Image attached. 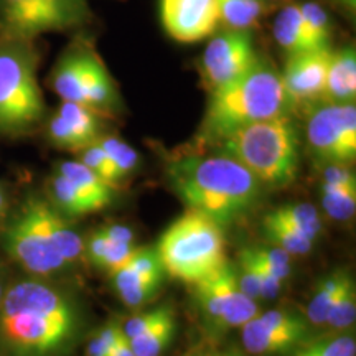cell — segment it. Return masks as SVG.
<instances>
[{
    "label": "cell",
    "instance_id": "cell-1",
    "mask_svg": "<svg viewBox=\"0 0 356 356\" xmlns=\"http://www.w3.org/2000/svg\"><path fill=\"white\" fill-rule=\"evenodd\" d=\"M83 309L56 279H13L0 302V355L65 356L83 330Z\"/></svg>",
    "mask_w": 356,
    "mask_h": 356
},
{
    "label": "cell",
    "instance_id": "cell-2",
    "mask_svg": "<svg viewBox=\"0 0 356 356\" xmlns=\"http://www.w3.org/2000/svg\"><path fill=\"white\" fill-rule=\"evenodd\" d=\"M167 177L186 210L202 213L222 229L251 215L266 188L246 167L222 152L173 159Z\"/></svg>",
    "mask_w": 356,
    "mask_h": 356
},
{
    "label": "cell",
    "instance_id": "cell-3",
    "mask_svg": "<svg viewBox=\"0 0 356 356\" xmlns=\"http://www.w3.org/2000/svg\"><path fill=\"white\" fill-rule=\"evenodd\" d=\"M291 109L280 73L259 58L241 76L210 92L198 137L207 144H218L238 129L287 115Z\"/></svg>",
    "mask_w": 356,
    "mask_h": 356
},
{
    "label": "cell",
    "instance_id": "cell-4",
    "mask_svg": "<svg viewBox=\"0 0 356 356\" xmlns=\"http://www.w3.org/2000/svg\"><path fill=\"white\" fill-rule=\"evenodd\" d=\"M35 42L0 35V137L29 136L47 118Z\"/></svg>",
    "mask_w": 356,
    "mask_h": 356
},
{
    "label": "cell",
    "instance_id": "cell-5",
    "mask_svg": "<svg viewBox=\"0 0 356 356\" xmlns=\"http://www.w3.org/2000/svg\"><path fill=\"white\" fill-rule=\"evenodd\" d=\"M216 145L264 186H287L299 173V136L289 114L249 124Z\"/></svg>",
    "mask_w": 356,
    "mask_h": 356
},
{
    "label": "cell",
    "instance_id": "cell-6",
    "mask_svg": "<svg viewBox=\"0 0 356 356\" xmlns=\"http://www.w3.org/2000/svg\"><path fill=\"white\" fill-rule=\"evenodd\" d=\"M155 251L165 274L190 286L228 261L221 226L193 210H186L168 226Z\"/></svg>",
    "mask_w": 356,
    "mask_h": 356
},
{
    "label": "cell",
    "instance_id": "cell-7",
    "mask_svg": "<svg viewBox=\"0 0 356 356\" xmlns=\"http://www.w3.org/2000/svg\"><path fill=\"white\" fill-rule=\"evenodd\" d=\"M48 84L61 101L88 106L106 119L121 106L118 88L99 53L84 38H78L61 53Z\"/></svg>",
    "mask_w": 356,
    "mask_h": 356
},
{
    "label": "cell",
    "instance_id": "cell-8",
    "mask_svg": "<svg viewBox=\"0 0 356 356\" xmlns=\"http://www.w3.org/2000/svg\"><path fill=\"white\" fill-rule=\"evenodd\" d=\"M0 248L26 275L56 279L71 269L58 254L40 220L37 193H29L15 208H10L0 225Z\"/></svg>",
    "mask_w": 356,
    "mask_h": 356
},
{
    "label": "cell",
    "instance_id": "cell-9",
    "mask_svg": "<svg viewBox=\"0 0 356 356\" xmlns=\"http://www.w3.org/2000/svg\"><path fill=\"white\" fill-rule=\"evenodd\" d=\"M91 20L86 0H0V35L37 40L81 29Z\"/></svg>",
    "mask_w": 356,
    "mask_h": 356
},
{
    "label": "cell",
    "instance_id": "cell-10",
    "mask_svg": "<svg viewBox=\"0 0 356 356\" xmlns=\"http://www.w3.org/2000/svg\"><path fill=\"white\" fill-rule=\"evenodd\" d=\"M310 152L325 165H350L356 160L355 102H320L307 119Z\"/></svg>",
    "mask_w": 356,
    "mask_h": 356
},
{
    "label": "cell",
    "instance_id": "cell-11",
    "mask_svg": "<svg viewBox=\"0 0 356 356\" xmlns=\"http://www.w3.org/2000/svg\"><path fill=\"white\" fill-rule=\"evenodd\" d=\"M200 60V74L208 92L234 81L259 60L249 30H229L211 35Z\"/></svg>",
    "mask_w": 356,
    "mask_h": 356
},
{
    "label": "cell",
    "instance_id": "cell-12",
    "mask_svg": "<svg viewBox=\"0 0 356 356\" xmlns=\"http://www.w3.org/2000/svg\"><path fill=\"white\" fill-rule=\"evenodd\" d=\"M160 19L168 37L180 43L202 42L220 25L216 0H160Z\"/></svg>",
    "mask_w": 356,
    "mask_h": 356
},
{
    "label": "cell",
    "instance_id": "cell-13",
    "mask_svg": "<svg viewBox=\"0 0 356 356\" xmlns=\"http://www.w3.org/2000/svg\"><path fill=\"white\" fill-rule=\"evenodd\" d=\"M330 53V48H322L287 56L286 68L280 76L292 108L297 104L322 102Z\"/></svg>",
    "mask_w": 356,
    "mask_h": 356
},
{
    "label": "cell",
    "instance_id": "cell-14",
    "mask_svg": "<svg viewBox=\"0 0 356 356\" xmlns=\"http://www.w3.org/2000/svg\"><path fill=\"white\" fill-rule=\"evenodd\" d=\"M195 304L210 335L221 337V322L238 292L236 264L229 259L207 277L191 284Z\"/></svg>",
    "mask_w": 356,
    "mask_h": 356
},
{
    "label": "cell",
    "instance_id": "cell-15",
    "mask_svg": "<svg viewBox=\"0 0 356 356\" xmlns=\"http://www.w3.org/2000/svg\"><path fill=\"white\" fill-rule=\"evenodd\" d=\"M312 337L302 333L284 332L269 327L259 315L241 327V340L244 350L256 356H284L297 351Z\"/></svg>",
    "mask_w": 356,
    "mask_h": 356
},
{
    "label": "cell",
    "instance_id": "cell-16",
    "mask_svg": "<svg viewBox=\"0 0 356 356\" xmlns=\"http://www.w3.org/2000/svg\"><path fill=\"white\" fill-rule=\"evenodd\" d=\"M37 208L40 220L50 236L58 254L70 267H74L86 261L84 257V239L73 226V220L56 211L44 195L37 193Z\"/></svg>",
    "mask_w": 356,
    "mask_h": 356
},
{
    "label": "cell",
    "instance_id": "cell-17",
    "mask_svg": "<svg viewBox=\"0 0 356 356\" xmlns=\"http://www.w3.org/2000/svg\"><path fill=\"white\" fill-rule=\"evenodd\" d=\"M356 97V53L353 47H345L330 53L327 81L322 102L346 104Z\"/></svg>",
    "mask_w": 356,
    "mask_h": 356
},
{
    "label": "cell",
    "instance_id": "cell-18",
    "mask_svg": "<svg viewBox=\"0 0 356 356\" xmlns=\"http://www.w3.org/2000/svg\"><path fill=\"white\" fill-rule=\"evenodd\" d=\"M109 275L113 279V286L118 296L131 309H139V307L149 304L157 296L163 279H165L142 274L131 266V262H126Z\"/></svg>",
    "mask_w": 356,
    "mask_h": 356
},
{
    "label": "cell",
    "instance_id": "cell-19",
    "mask_svg": "<svg viewBox=\"0 0 356 356\" xmlns=\"http://www.w3.org/2000/svg\"><path fill=\"white\" fill-rule=\"evenodd\" d=\"M44 197L56 211L65 215L70 220H79V218L91 215V213L99 211L91 200L84 197L76 186H74L68 178L61 173L55 172L48 178Z\"/></svg>",
    "mask_w": 356,
    "mask_h": 356
},
{
    "label": "cell",
    "instance_id": "cell-20",
    "mask_svg": "<svg viewBox=\"0 0 356 356\" xmlns=\"http://www.w3.org/2000/svg\"><path fill=\"white\" fill-rule=\"evenodd\" d=\"M55 172L68 178L84 197L96 204L99 211L114 202L115 186L111 185L109 181H106L99 175H96L92 170H89L86 165H83L78 160H65V162L58 163Z\"/></svg>",
    "mask_w": 356,
    "mask_h": 356
},
{
    "label": "cell",
    "instance_id": "cell-21",
    "mask_svg": "<svg viewBox=\"0 0 356 356\" xmlns=\"http://www.w3.org/2000/svg\"><path fill=\"white\" fill-rule=\"evenodd\" d=\"M274 37L279 47L287 53V56L322 50L307 32L299 6H287L277 13L274 22Z\"/></svg>",
    "mask_w": 356,
    "mask_h": 356
},
{
    "label": "cell",
    "instance_id": "cell-22",
    "mask_svg": "<svg viewBox=\"0 0 356 356\" xmlns=\"http://www.w3.org/2000/svg\"><path fill=\"white\" fill-rule=\"evenodd\" d=\"M177 333L175 312L168 310L165 317L129 340V345L136 356H162L172 345Z\"/></svg>",
    "mask_w": 356,
    "mask_h": 356
},
{
    "label": "cell",
    "instance_id": "cell-23",
    "mask_svg": "<svg viewBox=\"0 0 356 356\" xmlns=\"http://www.w3.org/2000/svg\"><path fill=\"white\" fill-rule=\"evenodd\" d=\"M262 231H264L266 239L275 248L284 249L289 254L304 256L312 251L315 241L302 234L299 229H296L291 222H287L282 218L269 211L262 220Z\"/></svg>",
    "mask_w": 356,
    "mask_h": 356
},
{
    "label": "cell",
    "instance_id": "cell-24",
    "mask_svg": "<svg viewBox=\"0 0 356 356\" xmlns=\"http://www.w3.org/2000/svg\"><path fill=\"white\" fill-rule=\"evenodd\" d=\"M220 24L229 30H249L259 26L266 15V2L262 0H216Z\"/></svg>",
    "mask_w": 356,
    "mask_h": 356
},
{
    "label": "cell",
    "instance_id": "cell-25",
    "mask_svg": "<svg viewBox=\"0 0 356 356\" xmlns=\"http://www.w3.org/2000/svg\"><path fill=\"white\" fill-rule=\"evenodd\" d=\"M350 273L346 269H335L333 273L318 279L314 289V296L307 307V320L314 327H323L327 323V315L335 302L341 284L345 282Z\"/></svg>",
    "mask_w": 356,
    "mask_h": 356
},
{
    "label": "cell",
    "instance_id": "cell-26",
    "mask_svg": "<svg viewBox=\"0 0 356 356\" xmlns=\"http://www.w3.org/2000/svg\"><path fill=\"white\" fill-rule=\"evenodd\" d=\"M97 144L108 155L111 165H113V181L115 186L131 177L139 167V154L136 152L132 145H129L119 137L101 136L97 139Z\"/></svg>",
    "mask_w": 356,
    "mask_h": 356
},
{
    "label": "cell",
    "instance_id": "cell-27",
    "mask_svg": "<svg viewBox=\"0 0 356 356\" xmlns=\"http://www.w3.org/2000/svg\"><path fill=\"white\" fill-rule=\"evenodd\" d=\"M42 126H44V137H47V140L58 150H68V152L78 154L84 147L96 142L89 139L84 134L78 132L73 126H70L56 111L48 115V118H44Z\"/></svg>",
    "mask_w": 356,
    "mask_h": 356
},
{
    "label": "cell",
    "instance_id": "cell-28",
    "mask_svg": "<svg viewBox=\"0 0 356 356\" xmlns=\"http://www.w3.org/2000/svg\"><path fill=\"white\" fill-rule=\"evenodd\" d=\"M56 113L65 119L70 126H73L78 132L84 134L91 140H97L104 129L106 118L96 113L95 109L88 108V106L78 104V102L61 101V104L56 108Z\"/></svg>",
    "mask_w": 356,
    "mask_h": 356
},
{
    "label": "cell",
    "instance_id": "cell-29",
    "mask_svg": "<svg viewBox=\"0 0 356 356\" xmlns=\"http://www.w3.org/2000/svg\"><path fill=\"white\" fill-rule=\"evenodd\" d=\"M356 320V287L351 275H346L345 282L341 284L335 302L327 315V323L332 330L345 332L353 327Z\"/></svg>",
    "mask_w": 356,
    "mask_h": 356
},
{
    "label": "cell",
    "instance_id": "cell-30",
    "mask_svg": "<svg viewBox=\"0 0 356 356\" xmlns=\"http://www.w3.org/2000/svg\"><path fill=\"white\" fill-rule=\"evenodd\" d=\"M274 215H277L282 220L291 222L296 229H299L307 238L317 241L320 233H322V220L317 208L309 203H291L284 204L273 210Z\"/></svg>",
    "mask_w": 356,
    "mask_h": 356
},
{
    "label": "cell",
    "instance_id": "cell-31",
    "mask_svg": "<svg viewBox=\"0 0 356 356\" xmlns=\"http://www.w3.org/2000/svg\"><path fill=\"white\" fill-rule=\"evenodd\" d=\"M322 204L328 216L337 221L353 218L356 210V186H338L322 184Z\"/></svg>",
    "mask_w": 356,
    "mask_h": 356
},
{
    "label": "cell",
    "instance_id": "cell-32",
    "mask_svg": "<svg viewBox=\"0 0 356 356\" xmlns=\"http://www.w3.org/2000/svg\"><path fill=\"white\" fill-rule=\"evenodd\" d=\"M302 356H355L356 341L353 335H333L310 338L305 345L293 351Z\"/></svg>",
    "mask_w": 356,
    "mask_h": 356
},
{
    "label": "cell",
    "instance_id": "cell-33",
    "mask_svg": "<svg viewBox=\"0 0 356 356\" xmlns=\"http://www.w3.org/2000/svg\"><path fill=\"white\" fill-rule=\"evenodd\" d=\"M302 22H304L307 32L317 43L320 48H330L332 38V25L328 13L325 12L323 7H320L315 2H305L299 6Z\"/></svg>",
    "mask_w": 356,
    "mask_h": 356
},
{
    "label": "cell",
    "instance_id": "cell-34",
    "mask_svg": "<svg viewBox=\"0 0 356 356\" xmlns=\"http://www.w3.org/2000/svg\"><path fill=\"white\" fill-rule=\"evenodd\" d=\"M76 160L81 162L83 165H86L89 170L95 172L96 175H99L101 178H104L106 181H109L111 185H114L113 165H111L108 155L104 154V150L101 149L99 144H97V140L79 150Z\"/></svg>",
    "mask_w": 356,
    "mask_h": 356
},
{
    "label": "cell",
    "instance_id": "cell-35",
    "mask_svg": "<svg viewBox=\"0 0 356 356\" xmlns=\"http://www.w3.org/2000/svg\"><path fill=\"white\" fill-rule=\"evenodd\" d=\"M252 251L256 252V256L264 262L267 269L273 273L275 277L280 279L284 282L289 275H291L292 264H291V254L284 251L280 248H269V246H261V248H252Z\"/></svg>",
    "mask_w": 356,
    "mask_h": 356
},
{
    "label": "cell",
    "instance_id": "cell-36",
    "mask_svg": "<svg viewBox=\"0 0 356 356\" xmlns=\"http://www.w3.org/2000/svg\"><path fill=\"white\" fill-rule=\"evenodd\" d=\"M246 252L256 269V275H257V280H259V289H261V299L274 300L275 297L279 296L280 287H282V280L275 277V275L267 269L264 262H262L259 257L256 256V252L252 251V248H246Z\"/></svg>",
    "mask_w": 356,
    "mask_h": 356
},
{
    "label": "cell",
    "instance_id": "cell-37",
    "mask_svg": "<svg viewBox=\"0 0 356 356\" xmlns=\"http://www.w3.org/2000/svg\"><path fill=\"white\" fill-rule=\"evenodd\" d=\"M168 310H172L170 305H160L154 310L140 312V314L134 315L132 318H129L127 322L122 325V333L126 335L127 340H131V338L137 337L149 327H152L154 323H157L162 317H165Z\"/></svg>",
    "mask_w": 356,
    "mask_h": 356
},
{
    "label": "cell",
    "instance_id": "cell-38",
    "mask_svg": "<svg viewBox=\"0 0 356 356\" xmlns=\"http://www.w3.org/2000/svg\"><path fill=\"white\" fill-rule=\"evenodd\" d=\"M121 332L122 325L118 322H111L104 328H101L89 341L88 356H108L109 351L115 345V341H118V338L121 337Z\"/></svg>",
    "mask_w": 356,
    "mask_h": 356
},
{
    "label": "cell",
    "instance_id": "cell-39",
    "mask_svg": "<svg viewBox=\"0 0 356 356\" xmlns=\"http://www.w3.org/2000/svg\"><path fill=\"white\" fill-rule=\"evenodd\" d=\"M137 251L136 244H126V243H108V251H106L104 261H102L101 269L106 270L108 274H113L119 267H122Z\"/></svg>",
    "mask_w": 356,
    "mask_h": 356
},
{
    "label": "cell",
    "instance_id": "cell-40",
    "mask_svg": "<svg viewBox=\"0 0 356 356\" xmlns=\"http://www.w3.org/2000/svg\"><path fill=\"white\" fill-rule=\"evenodd\" d=\"M108 243L109 239L99 229H96L95 233L89 234L88 239H84V257L97 269H101L102 261H104L106 251H108Z\"/></svg>",
    "mask_w": 356,
    "mask_h": 356
},
{
    "label": "cell",
    "instance_id": "cell-41",
    "mask_svg": "<svg viewBox=\"0 0 356 356\" xmlns=\"http://www.w3.org/2000/svg\"><path fill=\"white\" fill-rule=\"evenodd\" d=\"M323 184L338 186H356V177L350 165H327L323 170Z\"/></svg>",
    "mask_w": 356,
    "mask_h": 356
},
{
    "label": "cell",
    "instance_id": "cell-42",
    "mask_svg": "<svg viewBox=\"0 0 356 356\" xmlns=\"http://www.w3.org/2000/svg\"><path fill=\"white\" fill-rule=\"evenodd\" d=\"M99 231L106 236V238L114 243L134 244V241H136V234H134V231L129 228V226L119 225V222H109V225L101 226Z\"/></svg>",
    "mask_w": 356,
    "mask_h": 356
},
{
    "label": "cell",
    "instance_id": "cell-43",
    "mask_svg": "<svg viewBox=\"0 0 356 356\" xmlns=\"http://www.w3.org/2000/svg\"><path fill=\"white\" fill-rule=\"evenodd\" d=\"M108 356H136L131 348V345H129V340L122 332H121V337L118 338V341H115V345L113 346V350L109 351Z\"/></svg>",
    "mask_w": 356,
    "mask_h": 356
},
{
    "label": "cell",
    "instance_id": "cell-44",
    "mask_svg": "<svg viewBox=\"0 0 356 356\" xmlns=\"http://www.w3.org/2000/svg\"><path fill=\"white\" fill-rule=\"evenodd\" d=\"M10 197H8L7 185L3 181H0V225L6 220V216L10 211Z\"/></svg>",
    "mask_w": 356,
    "mask_h": 356
},
{
    "label": "cell",
    "instance_id": "cell-45",
    "mask_svg": "<svg viewBox=\"0 0 356 356\" xmlns=\"http://www.w3.org/2000/svg\"><path fill=\"white\" fill-rule=\"evenodd\" d=\"M8 284H10V279H8V275L6 273V267H3L2 262H0V302H2V297L7 291Z\"/></svg>",
    "mask_w": 356,
    "mask_h": 356
},
{
    "label": "cell",
    "instance_id": "cell-46",
    "mask_svg": "<svg viewBox=\"0 0 356 356\" xmlns=\"http://www.w3.org/2000/svg\"><path fill=\"white\" fill-rule=\"evenodd\" d=\"M220 356H244L241 351H238V350H229V351H226L225 355H220Z\"/></svg>",
    "mask_w": 356,
    "mask_h": 356
},
{
    "label": "cell",
    "instance_id": "cell-47",
    "mask_svg": "<svg viewBox=\"0 0 356 356\" xmlns=\"http://www.w3.org/2000/svg\"><path fill=\"white\" fill-rule=\"evenodd\" d=\"M202 356H220V355H210V353H207V355H202Z\"/></svg>",
    "mask_w": 356,
    "mask_h": 356
},
{
    "label": "cell",
    "instance_id": "cell-48",
    "mask_svg": "<svg viewBox=\"0 0 356 356\" xmlns=\"http://www.w3.org/2000/svg\"><path fill=\"white\" fill-rule=\"evenodd\" d=\"M293 356H302V355H299V353H293Z\"/></svg>",
    "mask_w": 356,
    "mask_h": 356
},
{
    "label": "cell",
    "instance_id": "cell-49",
    "mask_svg": "<svg viewBox=\"0 0 356 356\" xmlns=\"http://www.w3.org/2000/svg\"><path fill=\"white\" fill-rule=\"evenodd\" d=\"M262 2H269V0H262Z\"/></svg>",
    "mask_w": 356,
    "mask_h": 356
},
{
    "label": "cell",
    "instance_id": "cell-50",
    "mask_svg": "<svg viewBox=\"0 0 356 356\" xmlns=\"http://www.w3.org/2000/svg\"><path fill=\"white\" fill-rule=\"evenodd\" d=\"M0 356H3V355H0Z\"/></svg>",
    "mask_w": 356,
    "mask_h": 356
}]
</instances>
